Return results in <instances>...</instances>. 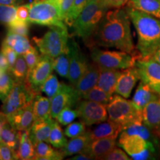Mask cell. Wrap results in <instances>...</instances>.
<instances>
[{
    "instance_id": "1",
    "label": "cell",
    "mask_w": 160,
    "mask_h": 160,
    "mask_svg": "<svg viewBox=\"0 0 160 160\" xmlns=\"http://www.w3.org/2000/svg\"><path fill=\"white\" fill-rule=\"evenodd\" d=\"M114 48L141 59L133 44L131 19L125 8L108 10L88 47Z\"/></svg>"
},
{
    "instance_id": "2",
    "label": "cell",
    "mask_w": 160,
    "mask_h": 160,
    "mask_svg": "<svg viewBox=\"0 0 160 160\" xmlns=\"http://www.w3.org/2000/svg\"><path fill=\"white\" fill-rule=\"evenodd\" d=\"M125 9L137 31V50L140 57L151 58L160 48V19L128 6Z\"/></svg>"
},
{
    "instance_id": "3",
    "label": "cell",
    "mask_w": 160,
    "mask_h": 160,
    "mask_svg": "<svg viewBox=\"0 0 160 160\" xmlns=\"http://www.w3.org/2000/svg\"><path fill=\"white\" fill-rule=\"evenodd\" d=\"M101 0H89L72 25L73 34L82 38L88 46L108 11Z\"/></svg>"
},
{
    "instance_id": "4",
    "label": "cell",
    "mask_w": 160,
    "mask_h": 160,
    "mask_svg": "<svg viewBox=\"0 0 160 160\" xmlns=\"http://www.w3.org/2000/svg\"><path fill=\"white\" fill-rule=\"evenodd\" d=\"M68 39L67 26H51L43 37H35L32 40L41 54L54 59L66 49Z\"/></svg>"
},
{
    "instance_id": "5",
    "label": "cell",
    "mask_w": 160,
    "mask_h": 160,
    "mask_svg": "<svg viewBox=\"0 0 160 160\" xmlns=\"http://www.w3.org/2000/svg\"><path fill=\"white\" fill-rule=\"evenodd\" d=\"M28 22L44 26H67L60 17L57 0H35L30 4Z\"/></svg>"
},
{
    "instance_id": "6",
    "label": "cell",
    "mask_w": 160,
    "mask_h": 160,
    "mask_svg": "<svg viewBox=\"0 0 160 160\" xmlns=\"http://www.w3.org/2000/svg\"><path fill=\"white\" fill-rule=\"evenodd\" d=\"M118 144L135 160L156 159L159 146L137 134H128L122 131Z\"/></svg>"
},
{
    "instance_id": "7",
    "label": "cell",
    "mask_w": 160,
    "mask_h": 160,
    "mask_svg": "<svg viewBox=\"0 0 160 160\" xmlns=\"http://www.w3.org/2000/svg\"><path fill=\"white\" fill-rule=\"evenodd\" d=\"M108 119L122 126H125L137 121L142 120V111L138 110L131 100L120 95L113 96L111 102L107 105Z\"/></svg>"
},
{
    "instance_id": "8",
    "label": "cell",
    "mask_w": 160,
    "mask_h": 160,
    "mask_svg": "<svg viewBox=\"0 0 160 160\" xmlns=\"http://www.w3.org/2000/svg\"><path fill=\"white\" fill-rule=\"evenodd\" d=\"M91 57L93 62L102 68L124 70L134 67L139 58L124 51H107L97 47L91 48Z\"/></svg>"
},
{
    "instance_id": "9",
    "label": "cell",
    "mask_w": 160,
    "mask_h": 160,
    "mask_svg": "<svg viewBox=\"0 0 160 160\" xmlns=\"http://www.w3.org/2000/svg\"><path fill=\"white\" fill-rule=\"evenodd\" d=\"M37 94L38 93L33 91L26 79L22 82H16L3 102L1 111L10 119L18 111L31 102Z\"/></svg>"
},
{
    "instance_id": "10",
    "label": "cell",
    "mask_w": 160,
    "mask_h": 160,
    "mask_svg": "<svg viewBox=\"0 0 160 160\" xmlns=\"http://www.w3.org/2000/svg\"><path fill=\"white\" fill-rule=\"evenodd\" d=\"M81 99L74 86L61 82L59 91L51 99V117L56 119L62 110L66 107L74 108Z\"/></svg>"
},
{
    "instance_id": "11",
    "label": "cell",
    "mask_w": 160,
    "mask_h": 160,
    "mask_svg": "<svg viewBox=\"0 0 160 160\" xmlns=\"http://www.w3.org/2000/svg\"><path fill=\"white\" fill-rule=\"evenodd\" d=\"M79 117L86 126H91L107 121L108 119L107 105L96 102L84 99L77 105Z\"/></svg>"
},
{
    "instance_id": "12",
    "label": "cell",
    "mask_w": 160,
    "mask_h": 160,
    "mask_svg": "<svg viewBox=\"0 0 160 160\" xmlns=\"http://www.w3.org/2000/svg\"><path fill=\"white\" fill-rule=\"evenodd\" d=\"M135 67L139 80L147 84L153 91L160 95V64L152 58L137 60Z\"/></svg>"
},
{
    "instance_id": "13",
    "label": "cell",
    "mask_w": 160,
    "mask_h": 160,
    "mask_svg": "<svg viewBox=\"0 0 160 160\" xmlns=\"http://www.w3.org/2000/svg\"><path fill=\"white\" fill-rule=\"evenodd\" d=\"M68 46L70 51V68L68 79L71 85L75 87L87 69L88 62L75 41L69 39Z\"/></svg>"
},
{
    "instance_id": "14",
    "label": "cell",
    "mask_w": 160,
    "mask_h": 160,
    "mask_svg": "<svg viewBox=\"0 0 160 160\" xmlns=\"http://www.w3.org/2000/svg\"><path fill=\"white\" fill-rule=\"evenodd\" d=\"M53 70V59L41 54L37 66L28 73L26 80L33 91L39 93L40 88Z\"/></svg>"
},
{
    "instance_id": "15",
    "label": "cell",
    "mask_w": 160,
    "mask_h": 160,
    "mask_svg": "<svg viewBox=\"0 0 160 160\" xmlns=\"http://www.w3.org/2000/svg\"><path fill=\"white\" fill-rule=\"evenodd\" d=\"M138 80H139V77L135 66L124 69L121 71L117 80L115 93L128 99L131 96Z\"/></svg>"
},
{
    "instance_id": "16",
    "label": "cell",
    "mask_w": 160,
    "mask_h": 160,
    "mask_svg": "<svg viewBox=\"0 0 160 160\" xmlns=\"http://www.w3.org/2000/svg\"><path fill=\"white\" fill-rule=\"evenodd\" d=\"M100 72V67L95 62L88 63L87 69L80 78L75 88L81 96L87 93L96 85H97Z\"/></svg>"
},
{
    "instance_id": "17",
    "label": "cell",
    "mask_w": 160,
    "mask_h": 160,
    "mask_svg": "<svg viewBox=\"0 0 160 160\" xmlns=\"http://www.w3.org/2000/svg\"><path fill=\"white\" fill-rule=\"evenodd\" d=\"M142 122L156 135L160 138V102L159 100L151 102L142 111Z\"/></svg>"
},
{
    "instance_id": "18",
    "label": "cell",
    "mask_w": 160,
    "mask_h": 160,
    "mask_svg": "<svg viewBox=\"0 0 160 160\" xmlns=\"http://www.w3.org/2000/svg\"><path fill=\"white\" fill-rule=\"evenodd\" d=\"M35 121L32 102L18 111L8 119V122L17 131H27L31 129Z\"/></svg>"
},
{
    "instance_id": "19",
    "label": "cell",
    "mask_w": 160,
    "mask_h": 160,
    "mask_svg": "<svg viewBox=\"0 0 160 160\" xmlns=\"http://www.w3.org/2000/svg\"><path fill=\"white\" fill-rule=\"evenodd\" d=\"M117 144L115 138H102L93 140L84 153L88 154L93 159H102L104 156L117 147Z\"/></svg>"
},
{
    "instance_id": "20",
    "label": "cell",
    "mask_w": 160,
    "mask_h": 160,
    "mask_svg": "<svg viewBox=\"0 0 160 160\" xmlns=\"http://www.w3.org/2000/svg\"><path fill=\"white\" fill-rule=\"evenodd\" d=\"M53 117L35 119L30 129V137L33 144L48 140L54 120Z\"/></svg>"
},
{
    "instance_id": "21",
    "label": "cell",
    "mask_w": 160,
    "mask_h": 160,
    "mask_svg": "<svg viewBox=\"0 0 160 160\" xmlns=\"http://www.w3.org/2000/svg\"><path fill=\"white\" fill-rule=\"evenodd\" d=\"M159 95L150 88L147 84L140 82L132 98V102L140 111H142L144 108L151 102L159 100Z\"/></svg>"
},
{
    "instance_id": "22",
    "label": "cell",
    "mask_w": 160,
    "mask_h": 160,
    "mask_svg": "<svg viewBox=\"0 0 160 160\" xmlns=\"http://www.w3.org/2000/svg\"><path fill=\"white\" fill-rule=\"evenodd\" d=\"M122 131V126L108 119L107 122L99 123V125H97L92 131H89V134L92 141L102 138L117 139Z\"/></svg>"
},
{
    "instance_id": "23",
    "label": "cell",
    "mask_w": 160,
    "mask_h": 160,
    "mask_svg": "<svg viewBox=\"0 0 160 160\" xmlns=\"http://www.w3.org/2000/svg\"><path fill=\"white\" fill-rule=\"evenodd\" d=\"M19 132V145L16 150L17 159H33L35 154L34 144L30 137V130L18 131Z\"/></svg>"
},
{
    "instance_id": "24",
    "label": "cell",
    "mask_w": 160,
    "mask_h": 160,
    "mask_svg": "<svg viewBox=\"0 0 160 160\" xmlns=\"http://www.w3.org/2000/svg\"><path fill=\"white\" fill-rule=\"evenodd\" d=\"M91 141L89 131H87L82 135L72 138V139L68 142L67 145L60 149V151L62 153L64 157H70L77 153H85Z\"/></svg>"
},
{
    "instance_id": "25",
    "label": "cell",
    "mask_w": 160,
    "mask_h": 160,
    "mask_svg": "<svg viewBox=\"0 0 160 160\" xmlns=\"http://www.w3.org/2000/svg\"><path fill=\"white\" fill-rule=\"evenodd\" d=\"M121 71L119 70L106 69L100 68V72L98 79L97 86L109 94L113 95L115 93L117 80Z\"/></svg>"
},
{
    "instance_id": "26",
    "label": "cell",
    "mask_w": 160,
    "mask_h": 160,
    "mask_svg": "<svg viewBox=\"0 0 160 160\" xmlns=\"http://www.w3.org/2000/svg\"><path fill=\"white\" fill-rule=\"evenodd\" d=\"M2 43L11 47L19 55H23L32 47L28 37L19 35L10 30L8 31Z\"/></svg>"
},
{
    "instance_id": "27",
    "label": "cell",
    "mask_w": 160,
    "mask_h": 160,
    "mask_svg": "<svg viewBox=\"0 0 160 160\" xmlns=\"http://www.w3.org/2000/svg\"><path fill=\"white\" fill-rule=\"evenodd\" d=\"M35 154L33 159L61 160L64 158L62 151L52 148L47 142H39L34 144Z\"/></svg>"
},
{
    "instance_id": "28",
    "label": "cell",
    "mask_w": 160,
    "mask_h": 160,
    "mask_svg": "<svg viewBox=\"0 0 160 160\" xmlns=\"http://www.w3.org/2000/svg\"><path fill=\"white\" fill-rule=\"evenodd\" d=\"M32 105L35 119L52 117L51 115V99L49 97H43L38 93L33 98Z\"/></svg>"
},
{
    "instance_id": "29",
    "label": "cell",
    "mask_w": 160,
    "mask_h": 160,
    "mask_svg": "<svg viewBox=\"0 0 160 160\" xmlns=\"http://www.w3.org/2000/svg\"><path fill=\"white\" fill-rule=\"evenodd\" d=\"M127 6L160 19V0H129Z\"/></svg>"
},
{
    "instance_id": "30",
    "label": "cell",
    "mask_w": 160,
    "mask_h": 160,
    "mask_svg": "<svg viewBox=\"0 0 160 160\" xmlns=\"http://www.w3.org/2000/svg\"><path fill=\"white\" fill-rule=\"evenodd\" d=\"M0 142L8 145L15 151L17 149L19 145V132L9 122H7L2 125Z\"/></svg>"
},
{
    "instance_id": "31",
    "label": "cell",
    "mask_w": 160,
    "mask_h": 160,
    "mask_svg": "<svg viewBox=\"0 0 160 160\" xmlns=\"http://www.w3.org/2000/svg\"><path fill=\"white\" fill-rule=\"evenodd\" d=\"M70 68V51L68 46L61 54L53 59V70L61 77L68 78Z\"/></svg>"
},
{
    "instance_id": "32",
    "label": "cell",
    "mask_w": 160,
    "mask_h": 160,
    "mask_svg": "<svg viewBox=\"0 0 160 160\" xmlns=\"http://www.w3.org/2000/svg\"><path fill=\"white\" fill-rule=\"evenodd\" d=\"M48 142L56 148L61 149L67 145L68 141L66 139L64 133L62 130L61 126L59 125V122L57 121H55L53 122V127H52L51 133H50Z\"/></svg>"
},
{
    "instance_id": "33",
    "label": "cell",
    "mask_w": 160,
    "mask_h": 160,
    "mask_svg": "<svg viewBox=\"0 0 160 160\" xmlns=\"http://www.w3.org/2000/svg\"><path fill=\"white\" fill-rule=\"evenodd\" d=\"M8 72L13 77L15 82H22L25 81L27 78L28 68L23 55L18 56L14 65Z\"/></svg>"
},
{
    "instance_id": "34",
    "label": "cell",
    "mask_w": 160,
    "mask_h": 160,
    "mask_svg": "<svg viewBox=\"0 0 160 160\" xmlns=\"http://www.w3.org/2000/svg\"><path fill=\"white\" fill-rule=\"evenodd\" d=\"M112 98H113V95L108 93L97 85L91 88L82 97V99H83L96 102L103 104L105 105H107L111 102Z\"/></svg>"
},
{
    "instance_id": "35",
    "label": "cell",
    "mask_w": 160,
    "mask_h": 160,
    "mask_svg": "<svg viewBox=\"0 0 160 160\" xmlns=\"http://www.w3.org/2000/svg\"><path fill=\"white\" fill-rule=\"evenodd\" d=\"M60 84L61 82H59L57 76L51 73L42 84L40 88V91L45 93L47 97L51 99L59 91Z\"/></svg>"
},
{
    "instance_id": "36",
    "label": "cell",
    "mask_w": 160,
    "mask_h": 160,
    "mask_svg": "<svg viewBox=\"0 0 160 160\" xmlns=\"http://www.w3.org/2000/svg\"><path fill=\"white\" fill-rule=\"evenodd\" d=\"M15 81L8 71L0 77V101L3 102L15 85Z\"/></svg>"
},
{
    "instance_id": "37",
    "label": "cell",
    "mask_w": 160,
    "mask_h": 160,
    "mask_svg": "<svg viewBox=\"0 0 160 160\" xmlns=\"http://www.w3.org/2000/svg\"><path fill=\"white\" fill-rule=\"evenodd\" d=\"M89 0H74L73 5L70 9V11L68 13L67 17L65 19V22L66 25L72 26L77 18L79 17L84 8L88 2Z\"/></svg>"
},
{
    "instance_id": "38",
    "label": "cell",
    "mask_w": 160,
    "mask_h": 160,
    "mask_svg": "<svg viewBox=\"0 0 160 160\" xmlns=\"http://www.w3.org/2000/svg\"><path fill=\"white\" fill-rule=\"evenodd\" d=\"M79 117V113L77 109H73L72 107H66L62 110L56 119L61 125H68Z\"/></svg>"
},
{
    "instance_id": "39",
    "label": "cell",
    "mask_w": 160,
    "mask_h": 160,
    "mask_svg": "<svg viewBox=\"0 0 160 160\" xmlns=\"http://www.w3.org/2000/svg\"><path fill=\"white\" fill-rule=\"evenodd\" d=\"M18 6L0 4V23L8 25L16 19Z\"/></svg>"
},
{
    "instance_id": "40",
    "label": "cell",
    "mask_w": 160,
    "mask_h": 160,
    "mask_svg": "<svg viewBox=\"0 0 160 160\" xmlns=\"http://www.w3.org/2000/svg\"><path fill=\"white\" fill-rule=\"evenodd\" d=\"M86 125L83 121L70 123L65 130V134L69 138H74L86 133Z\"/></svg>"
},
{
    "instance_id": "41",
    "label": "cell",
    "mask_w": 160,
    "mask_h": 160,
    "mask_svg": "<svg viewBox=\"0 0 160 160\" xmlns=\"http://www.w3.org/2000/svg\"><path fill=\"white\" fill-rule=\"evenodd\" d=\"M23 57L25 58L26 63H27L28 68V72H31L34 68L37 66V65L39 61V50L37 47H32L29 51H28L25 53H24Z\"/></svg>"
},
{
    "instance_id": "42",
    "label": "cell",
    "mask_w": 160,
    "mask_h": 160,
    "mask_svg": "<svg viewBox=\"0 0 160 160\" xmlns=\"http://www.w3.org/2000/svg\"><path fill=\"white\" fill-rule=\"evenodd\" d=\"M29 22H24L17 18L8 25V30L19 35L28 37L29 34Z\"/></svg>"
},
{
    "instance_id": "43",
    "label": "cell",
    "mask_w": 160,
    "mask_h": 160,
    "mask_svg": "<svg viewBox=\"0 0 160 160\" xmlns=\"http://www.w3.org/2000/svg\"><path fill=\"white\" fill-rule=\"evenodd\" d=\"M1 52L5 56L6 59H7L8 62L9 67H10L9 71H10V70L12 68V67L14 65L19 54H18L14 50L12 49L11 47H9V46H8L7 45H5V44L4 43L2 44Z\"/></svg>"
},
{
    "instance_id": "44",
    "label": "cell",
    "mask_w": 160,
    "mask_h": 160,
    "mask_svg": "<svg viewBox=\"0 0 160 160\" xmlns=\"http://www.w3.org/2000/svg\"><path fill=\"white\" fill-rule=\"evenodd\" d=\"M131 159V158H129L123 150L116 147L104 156L102 160H129Z\"/></svg>"
},
{
    "instance_id": "45",
    "label": "cell",
    "mask_w": 160,
    "mask_h": 160,
    "mask_svg": "<svg viewBox=\"0 0 160 160\" xmlns=\"http://www.w3.org/2000/svg\"><path fill=\"white\" fill-rule=\"evenodd\" d=\"M13 159H17L15 150L0 142V160Z\"/></svg>"
},
{
    "instance_id": "46",
    "label": "cell",
    "mask_w": 160,
    "mask_h": 160,
    "mask_svg": "<svg viewBox=\"0 0 160 160\" xmlns=\"http://www.w3.org/2000/svg\"><path fill=\"white\" fill-rule=\"evenodd\" d=\"M57 1L59 7L60 17L63 21H65V19L73 5L74 0H57Z\"/></svg>"
},
{
    "instance_id": "47",
    "label": "cell",
    "mask_w": 160,
    "mask_h": 160,
    "mask_svg": "<svg viewBox=\"0 0 160 160\" xmlns=\"http://www.w3.org/2000/svg\"><path fill=\"white\" fill-rule=\"evenodd\" d=\"M30 12V4L18 6L17 9V14L16 18L17 19L24 22H28Z\"/></svg>"
},
{
    "instance_id": "48",
    "label": "cell",
    "mask_w": 160,
    "mask_h": 160,
    "mask_svg": "<svg viewBox=\"0 0 160 160\" xmlns=\"http://www.w3.org/2000/svg\"><path fill=\"white\" fill-rule=\"evenodd\" d=\"M108 9H116L123 8L128 3L129 0H101Z\"/></svg>"
},
{
    "instance_id": "49",
    "label": "cell",
    "mask_w": 160,
    "mask_h": 160,
    "mask_svg": "<svg viewBox=\"0 0 160 160\" xmlns=\"http://www.w3.org/2000/svg\"><path fill=\"white\" fill-rule=\"evenodd\" d=\"M0 68L6 72L9 71L10 69L8 62L6 59L5 56L2 52H0Z\"/></svg>"
},
{
    "instance_id": "50",
    "label": "cell",
    "mask_w": 160,
    "mask_h": 160,
    "mask_svg": "<svg viewBox=\"0 0 160 160\" xmlns=\"http://www.w3.org/2000/svg\"><path fill=\"white\" fill-rule=\"evenodd\" d=\"M70 159L71 160H90L93 159L91 157H90L88 154H86V153H77V155H75L73 158H71Z\"/></svg>"
},
{
    "instance_id": "51",
    "label": "cell",
    "mask_w": 160,
    "mask_h": 160,
    "mask_svg": "<svg viewBox=\"0 0 160 160\" xmlns=\"http://www.w3.org/2000/svg\"><path fill=\"white\" fill-rule=\"evenodd\" d=\"M22 2V0H0V4H2V5L19 6V5Z\"/></svg>"
},
{
    "instance_id": "52",
    "label": "cell",
    "mask_w": 160,
    "mask_h": 160,
    "mask_svg": "<svg viewBox=\"0 0 160 160\" xmlns=\"http://www.w3.org/2000/svg\"><path fill=\"white\" fill-rule=\"evenodd\" d=\"M7 122H8V118L7 115L4 112L0 111V126H2Z\"/></svg>"
},
{
    "instance_id": "53",
    "label": "cell",
    "mask_w": 160,
    "mask_h": 160,
    "mask_svg": "<svg viewBox=\"0 0 160 160\" xmlns=\"http://www.w3.org/2000/svg\"><path fill=\"white\" fill-rule=\"evenodd\" d=\"M152 59H153L156 62H157L158 63L160 64V48L158 49L157 51L155 52V53L152 56Z\"/></svg>"
},
{
    "instance_id": "54",
    "label": "cell",
    "mask_w": 160,
    "mask_h": 160,
    "mask_svg": "<svg viewBox=\"0 0 160 160\" xmlns=\"http://www.w3.org/2000/svg\"><path fill=\"white\" fill-rule=\"evenodd\" d=\"M5 72H6V71H4L3 70H2L1 68H0V77H1V76L4 73H5Z\"/></svg>"
},
{
    "instance_id": "55",
    "label": "cell",
    "mask_w": 160,
    "mask_h": 160,
    "mask_svg": "<svg viewBox=\"0 0 160 160\" xmlns=\"http://www.w3.org/2000/svg\"><path fill=\"white\" fill-rule=\"evenodd\" d=\"M2 126H0V135H1V131H2Z\"/></svg>"
},
{
    "instance_id": "56",
    "label": "cell",
    "mask_w": 160,
    "mask_h": 160,
    "mask_svg": "<svg viewBox=\"0 0 160 160\" xmlns=\"http://www.w3.org/2000/svg\"><path fill=\"white\" fill-rule=\"evenodd\" d=\"M159 102H160V95H159Z\"/></svg>"
}]
</instances>
